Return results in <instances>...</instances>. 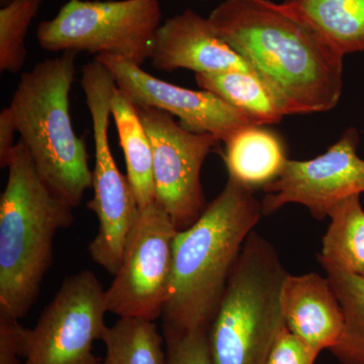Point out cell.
<instances>
[{
    "instance_id": "9a60e30c",
    "label": "cell",
    "mask_w": 364,
    "mask_h": 364,
    "mask_svg": "<svg viewBox=\"0 0 364 364\" xmlns=\"http://www.w3.org/2000/svg\"><path fill=\"white\" fill-rule=\"evenodd\" d=\"M224 143L229 178L253 191L274 181L289 160L282 139L267 126L251 124Z\"/></svg>"
},
{
    "instance_id": "6da1fadb",
    "label": "cell",
    "mask_w": 364,
    "mask_h": 364,
    "mask_svg": "<svg viewBox=\"0 0 364 364\" xmlns=\"http://www.w3.org/2000/svg\"><path fill=\"white\" fill-rule=\"evenodd\" d=\"M208 18L272 91L286 116L338 105L345 55L286 4L224 0Z\"/></svg>"
},
{
    "instance_id": "ac0fdd59",
    "label": "cell",
    "mask_w": 364,
    "mask_h": 364,
    "mask_svg": "<svg viewBox=\"0 0 364 364\" xmlns=\"http://www.w3.org/2000/svg\"><path fill=\"white\" fill-rule=\"evenodd\" d=\"M196 81L200 90L217 95L259 126L279 124L286 116L272 91L252 72L196 74Z\"/></svg>"
},
{
    "instance_id": "5bb4252c",
    "label": "cell",
    "mask_w": 364,
    "mask_h": 364,
    "mask_svg": "<svg viewBox=\"0 0 364 364\" xmlns=\"http://www.w3.org/2000/svg\"><path fill=\"white\" fill-rule=\"evenodd\" d=\"M282 306L287 329L316 356L339 343L344 314L327 277L287 274Z\"/></svg>"
},
{
    "instance_id": "3957f363",
    "label": "cell",
    "mask_w": 364,
    "mask_h": 364,
    "mask_svg": "<svg viewBox=\"0 0 364 364\" xmlns=\"http://www.w3.org/2000/svg\"><path fill=\"white\" fill-rule=\"evenodd\" d=\"M0 196V316L21 320L39 296L54 240L74 222L73 207L43 181L18 141Z\"/></svg>"
},
{
    "instance_id": "9c48e42d",
    "label": "cell",
    "mask_w": 364,
    "mask_h": 364,
    "mask_svg": "<svg viewBox=\"0 0 364 364\" xmlns=\"http://www.w3.org/2000/svg\"><path fill=\"white\" fill-rule=\"evenodd\" d=\"M177 233L171 218L156 203L140 208L121 264L105 291L109 313L119 318L161 317L168 298Z\"/></svg>"
},
{
    "instance_id": "484cf974",
    "label": "cell",
    "mask_w": 364,
    "mask_h": 364,
    "mask_svg": "<svg viewBox=\"0 0 364 364\" xmlns=\"http://www.w3.org/2000/svg\"><path fill=\"white\" fill-rule=\"evenodd\" d=\"M18 133L16 121L9 107H4L0 112V167L7 168L9 160L16 143L14 136Z\"/></svg>"
},
{
    "instance_id": "e0dca14e",
    "label": "cell",
    "mask_w": 364,
    "mask_h": 364,
    "mask_svg": "<svg viewBox=\"0 0 364 364\" xmlns=\"http://www.w3.org/2000/svg\"><path fill=\"white\" fill-rule=\"evenodd\" d=\"M343 55L364 51V0H284Z\"/></svg>"
},
{
    "instance_id": "603a6c76",
    "label": "cell",
    "mask_w": 364,
    "mask_h": 364,
    "mask_svg": "<svg viewBox=\"0 0 364 364\" xmlns=\"http://www.w3.org/2000/svg\"><path fill=\"white\" fill-rule=\"evenodd\" d=\"M165 341V364H212L208 329L188 332L163 331Z\"/></svg>"
},
{
    "instance_id": "d4e9b609",
    "label": "cell",
    "mask_w": 364,
    "mask_h": 364,
    "mask_svg": "<svg viewBox=\"0 0 364 364\" xmlns=\"http://www.w3.org/2000/svg\"><path fill=\"white\" fill-rule=\"evenodd\" d=\"M23 331L20 320L0 316V364H23L20 358Z\"/></svg>"
},
{
    "instance_id": "30bf717a",
    "label": "cell",
    "mask_w": 364,
    "mask_h": 364,
    "mask_svg": "<svg viewBox=\"0 0 364 364\" xmlns=\"http://www.w3.org/2000/svg\"><path fill=\"white\" fill-rule=\"evenodd\" d=\"M136 109L152 146L155 203L182 231L205 210L200 173L208 154L221 141L210 134L186 130L168 112L152 107Z\"/></svg>"
},
{
    "instance_id": "277c9868",
    "label": "cell",
    "mask_w": 364,
    "mask_h": 364,
    "mask_svg": "<svg viewBox=\"0 0 364 364\" xmlns=\"http://www.w3.org/2000/svg\"><path fill=\"white\" fill-rule=\"evenodd\" d=\"M76 57L62 53L21 74L9 105L40 176L73 208L92 186L86 144L74 131L70 114Z\"/></svg>"
},
{
    "instance_id": "4316f807",
    "label": "cell",
    "mask_w": 364,
    "mask_h": 364,
    "mask_svg": "<svg viewBox=\"0 0 364 364\" xmlns=\"http://www.w3.org/2000/svg\"><path fill=\"white\" fill-rule=\"evenodd\" d=\"M13 1V0H0V4L1 6H6V4H9V2Z\"/></svg>"
},
{
    "instance_id": "2e32d148",
    "label": "cell",
    "mask_w": 364,
    "mask_h": 364,
    "mask_svg": "<svg viewBox=\"0 0 364 364\" xmlns=\"http://www.w3.org/2000/svg\"><path fill=\"white\" fill-rule=\"evenodd\" d=\"M112 117L127 165V178L139 208L155 203L153 150L138 109L119 88L112 98Z\"/></svg>"
},
{
    "instance_id": "44dd1931",
    "label": "cell",
    "mask_w": 364,
    "mask_h": 364,
    "mask_svg": "<svg viewBox=\"0 0 364 364\" xmlns=\"http://www.w3.org/2000/svg\"><path fill=\"white\" fill-rule=\"evenodd\" d=\"M100 341L105 346L102 364H165L164 337L155 321L119 318L107 326Z\"/></svg>"
},
{
    "instance_id": "ffe728a7",
    "label": "cell",
    "mask_w": 364,
    "mask_h": 364,
    "mask_svg": "<svg viewBox=\"0 0 364 364\" xmlns=\"http://www.w3.org/2000/svg\"><path fill=\"white\" fill-rule=\"evenodd\" d=\"M344 314L341 340L332 355L341 364H364V277L320 262Z\"/></svg>"
},
{
    "instance_id": "83f0119b",
    "label": "cell",
    "mask_w": 364,
    "mask_h": 364,
    "mask_svg": "<svg viewBox=\"0 0 364 364\" xmlns=\"http://www.w3.org/2000/svg\"><path fill=\"white\" fill-rule=\"evenodd\" d=\"M202 1H208V0H202Z\"/></svg>"
},
{
    "instance_id": "d6986e66",
    "label": "cell",
    "mask_w": 364,
    "mask_h": 364,
    "mask_svg": "<svg viewBox=\"0 0 364 364\" xmlns=\"http://www.w3.org/2000/svg\"><path fill=\"white\" fill-rule=\"evenodd\" d=\"M328 217L331 222L323 238L318 262L364 277V210L360 196L337 203Z\"/></svg>"
},
{
    "instance_id": "7402d4cb",
    "label": "cell",
    "mask_w": 364,
    "mask_h": 364,
    "mask_svg": "<svg viewBox=\"0 0 364 364\" xmlns=\"http://www.w3.org/2000/svg\"><path fill=\"white\" fill-rule=\"evenodd\" d=\"M43 0H13L0 9V71L18 74L25 65L28 28Z\"/></svg>"
},
{
    "instance_id": "7a4b0ae2",
    "label": "cell",
    "mask_w": 364,
    "mask_h": 364,
    "mask_svg": "<svg viewBox=\"0 0 364 364\" xmlns=\"http://www.w3.org/2000/svg\"><path fill=\"white\" fill-rule=\"evenodd\" d=\"M262 215L253 189L229 178L200 217L178 231L163 331L210 328L244 244Z\"/></svg>"
},
{
    "instance_id": "cb8c5ba5",
    "label": "cell",
    "mask_w": 364,
    "mask_h": 364,
    "mask_svg": "<svg viewBox=\"0 0 364 364\" xmlns=\"http://www.w3.org/2000/svg\"><path fill=\"white\" fill-rule=\"evenodd\" d=\"M318 356L313 354L287 329L279 333L265 364H316Z\"/></svg>"
},
{
    "instance_id": "5b68a950",
    "label": "cell",
    "mask_w": 364,
    "mask_h": 364,
    "mask_svg": "<svg viewBox=\"0 0 364 364\" xmlns=\"http://www.w3.org/2000/svg\"><path fill=\"white\" fill-rule=\"evenodd\" d=\"M274 246L253 231L244 244L208 328L212 364H265L286 327L287 275Z\"/></svg>"
},
{
    "instance_id": "8fae6325",
    "label": "cell",
    "mask_w": 364,
    "mask_h": 364,
    "mask_svg": "<svg viewBox=\"0 0 364 364\" xmlns=\"http://www.w3.org/2000/svg\"><path fill=\"white\" fill-rule=\"evenodd\" d=\"M358 132L349 128L325 153L311 160H287L280 176L263 188V215L291 203L323 221L333 207L364 193V160L358 155Z\"/></svg>"
},
{
    "instance_id": "8992f818",
    "label": "cell",
    "mask_w": 364,
    "mask_h": 364,
    "mask_svg": "<svg viewBox=\"0 0 364 364\" xmlns=\"http://www.w3.org/2000/svg\"><path fill=\"white\" fill-rule=\"evenodd\" d=\"M161 18L159 0H69L36 37L46 51L109 55L142 66Z\"/></svg>"
},
{
    "instance_id": "52a82bcc",
    "label": "cell",
    "mask_w": 364,
    "mask_h": 364,
    "mask_svg": "<svg viewBox=\"0 0 364 364\" xmlns=\"http://www.w3.org/2000/svg\"><path fill=\"white\" fill-rule=\"evenodd\" d=\"M81 86L92 121L95 139L93 198L88 208L97 215L98 231L88 246L93 262L114 277L124 248L138 217V203L129 183L117 168L109 141L112 98L117 90L114 75L97 58L82 68Z\"/></svg>"
},
{
    "instance_id": "ba28073f",
    "label": "cell",
    "mask_w": 364,
    "mask_h": 364,
    "mask_svg": "<svg viewBox=\"0 0 364 364\" xmlns=\"http://www.w3.org/2000/svg\"><path fill=\"white\" fill-rule=\"evenodd\" d=\"M105 289L91 270L67 277L21 339L23 364H102L93 344L107 329Z\"/></svg>"
},
{
    "instance_id": "7c38bea8",
    "label": "cell",
    "mask_w": 364,
    "mask_h": 364,
    "mask_svg": "<svg viewBox=\"0 0 364 364\" xmlns=\"http://www.w3.org/2000/svg\"><path fill=\"white\" fill-rule=\"evenodd\" d=\"M114 75L117 87L136 107H152L179 119L186 130L210 134L226 142L237 132L256 124L243 112L205 90L171 85L119 57H95Z\"/></svg>"
},
{
    "instance_id": "4fadbf2b",
    "label": "cell",
    "mask_w": 364,
    "mask_h": 364,
    "mask_svg": "<svg viewBox=\"0 0 364 364\" xmlns=\"http://www.w3.org/2000/svg\"><path fill=\"white\" fill-rule=\"evenodd\" d=\"M149 60L155 69L166 72L188 69L196 74L254 73L247 62L215 33L208 18L193 9H186L161 23Z\"/></svg>"
}]
</instances>
